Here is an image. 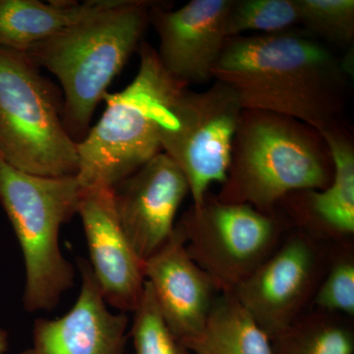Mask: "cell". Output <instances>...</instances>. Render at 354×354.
Masks as SVG:
<instances>
[{
	"mask_svg": "<svg viewBox=\"0 0 354 354\" xmlns=\"http://www.w3.org/2000/svg\"><path fill=\"white\" fill-rule=\"evenodd\" d=\"M134 354H188L169 329L158 308L152 288L145 283L138 306L133 311Z\"/></svg>",
	"mask_w": 354,
	"mask_h": 354,
	"instance_id": "44dd1931",
	"label": "cell"
},
{
	"mask_svg": "<svg viewBox=\"0 0 354 354\" xmlns=\"http://www.w3.org/2000/svg\"><path fill=\"white\" fill-rule=\"evenodd\" d=\"M242 111L232 88L216 80L203 92L186 88L171 104L160 147L185 176L192 206L204 203L212 184L227 179Z\"/></svg>",
	"mask_w": 354,
	"mask_h": 354,
	"instance_id": "52a82bcc",
	"label": "cell"
},
{
	"mask_svg": "<svg viewBox=\"0 0 354 354\" xmlns=\"http://www.w3.org/2000/svg\"><path fill=\"white\" fill-rule=\"evenodd\" d=\"M315 272V250L305 237L297 235L271 254L232 293L274 339L295 322Z\"/></svg>",
	"mask_w": 354,
	"mask_h": 354,
	"instance_id": "8fae6325",
	"label": "cell"
},
{
	"mask_svg": "<svg viewBox=\"0 0 354 354\" xmlns=\"http://www.w3.org/2000/svg\"><path fill=\"white\" fill-rule=\"evenodd\" d=\"M77 214L87 239L88 264L104 301L122 313L134 311L145 288V263L121 227L113 188H82Z\"/></svg>",
	"mask_w": 354,
	"mask_h": 354,
	"instance_id": "30bf717a",
	"label": "cell"
},
{
	"mask_svg": "<svg viewBox=\"0 0 354 354\" xmlns=\"http://www.w3.org/2000/svg\"><path fill=\"white\" fill-rule=\"evenodd\" d=\"M153 4L118 0L106 10L26 51L59 81L64 94L62 120L74 141L85 138L95 108L138 46Z\"/></svg>",
	"mask_w": 354,
	"mask_h": 354,
	"instance_id": "3957f363",
	"label": "cell"
},
{
	"mask_svg": "<svg viewBox=\"0 0 354 354\" xmlns=\"http://www.w3.org/2000/svg\"><path fill=\"white\" fill-rule=\"evenodd\" d=\"M62 111L64 100L29 55L0 46V157L32 176H76L77 142Z\"/></svg>",
	"mask_w": 354,
	"mask_h": 354,
	"instance_id": "8992f818",
	"label": "cell"
},
{
	"mask_svg": "<svg viewBox=\"0 0 354 354\" xmlns=\"http://www.w3.org/2000/svg\"><path fill=\"white\" fill-rule=\"evenodd\" d=\"M232 0H192L176 10L151 7L158 32V57L176 80L204 83L212 79L225 43V21Z\"/></svg>",
	"mask_w": 354,
	"mask_h": 354,
	"instance_id": "7c38bea8",
	"label": "cell"
},
{
	"mask_svg": "<svg viewBox=\"0 0 354 354\" xmlns=\"http://www.w3.org/2000/svg\"><path fill=\"white\" fill-rule=\"evenodd\" d=\"M144 274L176 339L183 342L196 335L206 322L216 288L191 258L177 225L169 241L146 261Z\"/></svg>",
	"mask_w": 354,
	"mask_h": 354,
	"instance_id": "5bb4252c",
	"label": "cell"
},
{
	"mask_svg": "<svg viewBox=\"0 0 354 354\" xmlns=\"http://www.w3.org/2000/svg\"><path fill=\"white\" fill-rule=\"evenodd\" d=\"M319 308L329 312L354 314V265L349 260L335 264L315 297Z\"/></svg>",
	"mask_w": 354,
	"mask_h": 354,
	"instance_id": "7402d4cb",
	"label": "cell"
},
{
	"mask_svg": "<svg viewBox=\"0 0 354 354\" xmlns=\"http://www.w3.org/2000/svg\"><path fill=\"white\" fill-rule=\"evenodd\" d=\"M9 335L6 330L0 328V354H6L8 351Z\"/></svg>",
	"mask_w": 354,
	"mask_h": 354,
	"instance_id": "603a6c76",
	"label": "cell"
},
{
	"mask_svg": "<svg viewBox=\"0 0 354 354\" xmlns=\"http://www.w3.org/2000/svg\"><path fill=\"white\" fill-rule=\"evenodd\" d=\"M298 24L321 41L346 46L354 37L353 0H295Z\"/></svg>",
	"mask_w": 354,
	"mask_h": 354,
	"instance_id": "ffe728a7",
	"label": "cell"
},
{
	"mask_svg": "<svg viewBox=\"0 0 354 354\" xmlns=\"http://www.w3.org/2000/svg\"><path fill=\"white\" fill-rule=\"evenodd\" d=\"M76 176L41 177L14 169L0 157V204L19 241L25 265L23 304L28 312L51 310L75 281L59 232L78 209Z\"/></svg>",
	"mask_w": 354,
	"mask_h": 354,
	"instance_id": "5b68a950",
	"label": "cell"
},
{
	"mask_svg": "<svg viewBox=\"0 0 354 354\" xmlns=\"http://www.w3.org/2000/svg\"><path fill=\"white\" fill-rule=\"evenodd\" d=\"M189 193L183 171L162 152L114 186L118 221L144 263L174 234L177 211Z\"/></svg>",
	"mask_w": 354,
	"mask_h": 354,
	"instance_id": "9c48e42d",
	"label": "cell"
},
{
	"mask_svg": "<svg viewBox=\"0 0 354 354\" xmlns=\"http://www.w3.org/2000/svg\"><path fill=\"white\" fill-rule=\"evenodd\" d=\"M181 344L193 354H274L269 335L232 293L215 298L201 330Z\"/></svg>",
	"mask_w": 354,
	"mask_h": 354,
	"instance_id": "e0dca14e",
	"label": "cell"
},
{
	"mask_svg": "<svg viewBox=\"0 0 354 354\" xmlns=\"http://www.w3.org/2000/svg\"><path fill=\"white\" fill-rule=\"evenodd\" d=\"M348 72L323 41L304 31L227 39L212 78L225 83L242 109L288 116L323 129L346 104Z\"/></svg>",
	"mask_w": 354,
	"mask_h": 354,
	"instance_id": "6da1fadb",
	"label": "cell"
},
{
	"mask_svg": "<svg viewBox=\"0 0 354 354\" xmlns=\"http://www.w3.org/2000/svg\"><path fill=\"white\" fill-rule=\"evenodd\" d=\"M333 174L329 149L315 128L281 114L243 109L227 179L215 199L270 215L288 195L327 187Z\"/></svg>",
	"mask_w": 354,
	"mask_h": 354,
	"instance_id": "7a4b0ae2",
	"label": "cell"
},
{
	"mask_svg": "<svg viewBox=\"0 0 354 354\" xmlns=\"http://www.w3.org/2000/svg\"><path fill=\"white\" fill-rule=\"evenodd\" d=\"M327 144L334 174L322 190L301 191L308 220L333 234L354 232V147L348 132L333 123L318 130Z\"/></svg>",
	"mask_w": 354,
	"mask_h": 354,
	"instance_id": "2e32d148",
	"label": "cell"
},
{
	"mask_svg": "<svg viewBox=\"0 0 354 354\" xmlns=\"http://www.w3.org/2000/svg\"><path fill=\"white\" fill-rule=\"evenodd\" d=\"M186 249L221 293H232L270 255L279 235L272 215L206 197L179 221Z\"/></svg>",
	"mask_w": 354,
	"mask_h": 354,
	"instance_id": "ba28073f",
	"label": "cell"
},
{
	"mask_svg": "<svg viewBox=\"0 0 354 354\" xmlns=\"http://www.w3.org/2000/svg\"><path fill=\"white\" fill-rule=\"evenodd\" d=\"M272 344L274 354H354L351 330L319 318L293 323Z\"/></svg>",
	"mask_w": 354,
	"mask_h": 354,
	"instance_id": "ac0fdd59",
	"label": "cell"
},
{
	"mask_svg": "<svg viewBox=\"0 0 354 354\" xmlns=\"http://www.w3.org/2000/svg\"><path fill=\"white\" fill-rule=\"evenodd\" d=\"M138 73L130 85L106 94V111L77 142L82 188H113L162 153L160 135L171 104L188 85L164 68L148 43L139 48Z\"/></svg>",
	"mask_w": 354,
	"mask_h": 354,
	"instance_id": "277c9868",
	"label": "cell"
},
{
	"mask_svg": "<svg viewBox=\"0 0 354 354\" xmlns=\"http://www.w3.org/2000/svg\"><path fill=\"white\" fill-rule=\"evenodd\" d=\"M81 290L75 304L57 319H37L32 346L20 354H124L127 314L109 311L87 261L78 260Z\"/></svg>",
	"mask_w": 354,
	"mask_h": 354,
	"instance_id": "4fadbf2b",
	"label": "cell"
},
{
	"mask_svg": "<svg viewBox=\"0 0 354 354\" xmlns=\"http://www.w3.org/2000/svg\"><path fill=\"white\" fill-rule=\"evenodd\" d=\"M118 0H0V46L26 53L113 6Z\"/></svg>",
	"mask_w": 354,
	"mask_h": 354,
	"instance_id": "9a60e30c",
	"label": "cell"
},
{
	"mask_svg": "<svg viewBox=\"0 0 354 354\" xmlns=\"http://www.w3.org/2000/svg\"><path fill=\"white\" fill-rule=\"evenodd\" d=\"M298 24L295 0H232L225 21L227 38L245 32L274 34Z\"/></svg>",
	"mask_w": 354,
	"mask_h": 354,
	"instance_id": "d6986e66",
	"label": "cell"
}]
</instances>
